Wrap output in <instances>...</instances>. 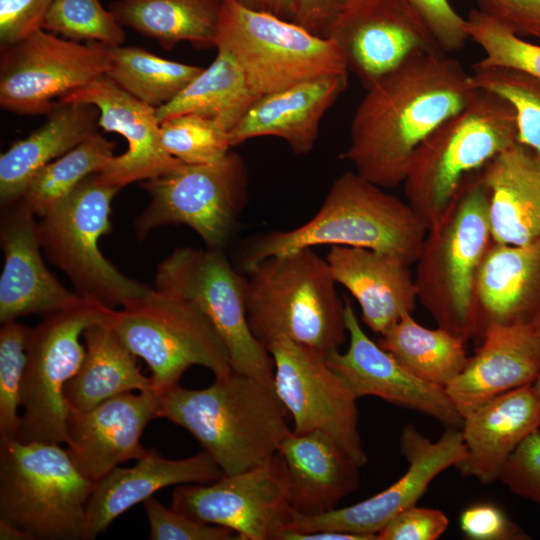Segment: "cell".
<instances>
[{"label": "cell", "instance_id": "3957f363", "mask_svg": "<svg viewBox=\"0 0 540 540\" xmlns=\"http://www.w3.org/2000/svg\"><path fill=\"white\" fill-rule=\"evenodd\" d=\"M427 230L407 201L348 171L333 181L319 210L304 224L253 238L241 254V266L245 272L269 256L322 245L386 252L411 265Z\"/></svg>", "mask_w": 540, "mask_h": 540}, {"label": "cell", "instance_id": "7402d4cb", "mask_svg": "<svg viewBox=\"0 0 540 540\" xmlns=\"http://www.w3.org/2000/svg\"><path fill=\"white\" fill-rule=\"evenodd\" d=\"M1 208V324L31 314L45 316L79 302L82 296L67 289L45 265L31 208L21 198Z\"/></svg>", "mask_w": 540, "mask_h": 540}, {"label": "cell", "instance_id": "8992f818", "mask_svg": "<svg viewBox=\"0 0 540 540\" xmlns=\"http://www.w3.org/2000/svg\"><path fill=\"white\" fill-rule=\"evenodd\" d=\"M515 143L512 105L489 90L477 88L469 102L416 149L402 183L406 201L429 228L468 176Z\"/></svg>", "mask_w": 540, "mask_h": 540}, {"label": "cell", "instance_id": "f1b7e54d", "mask_svg": "<svg viewBox=\"0 0 540 540\" xmlns=\"http://www.w3.org/2000/svg\"><path fill=\"white\" fill-rule=\"evenodd\" d=\"M489 195L493 242H540V155L515 143L480 171Z\"/></svg>", "mask_w": 540, "mask_h": 540}, {"label": "cell", "instance_id": "30bf717a", "mask_svg": "<svg viewBox=\"0 0 540 540\" xmlns=\"http://www.w3.org/2000/svg\"><path fill=\"white\" fill-rule=\"evenodd\" d=\"M120 189L86 177L37 222L47 258L71 280L76 292L107 306H123L151 287L120 272L101 252L111 229V202Z\"/></svg>", "mask_w": 540, "mask_h": 540}, {"label": "cell", "instance_id": "8fae6325", "mask_svg": "<svg viewBox=\"0 0 540 540\" xmlns=\"http://www.w3.org/2000/svg\"><path fill=\"white\" fill-rule=\"evenodd\" d=\"M115 312L96 299L82 297L30 328L18 440L66 444L69 408L64 389L85 358L80 336L90 326L111 320Z\"/></svg>", "mask_w": 540, "mask_h": 540}, {"label": "cell", "instance_id": "f6af8a7d", "mask_svg": "<svg viewBox=\"0 0 540 540\" xmlns=\"http://www.w3.org/2000/svg\"><path fill=\"white\" fill-rule=\"evenodd\" d=\"M423 19L445 53L462 49L469 39L465 18L448 0H406Z\"/></svg>", "mask_w": 540, "mask_h": 540}, {"label": "cell", "instance_id": "44dd1931", "mask_svg": "<svg viewBox=\"0 0 540 540\" xmlns=\"http://www.w3.org/2000/svg\"><path fill=\"white\" fill-rule=\"evenodd\" d=\"M160 395L127 392L87 411L69 409L67 450L76 467L97 482L120 464L144 457L141 444L148 423L158 417Z\"/></svg>", "mask_w": 540, "mask_h": 540}, {"label": "cell", "instance_id": "484cf974", "mask_svg": "<svg viewBox=\"0 0 540 540\" xmlns=\"http://www.w3.org/2000/svg\"><path fill=\"white\" fill-rule=\"evenodd\" d=\"M348 76L349 72L323 76L256 98L229 131L231 146L274 136L297 155L309 153L324 114L346 90Z\"/></svg>", "mask_w": 540, "mask_h": 540}, {"label": "cell", "instance_id": "bcb514c9", "mask_svg": "<svg viewBox=\"0 0 540 540\" xmlns=\"http://www.w3.org/2000/svg\"><path fill=\"white\" fill-rule=\"evenodd\" d=\"M55 0H0V47L18 43L43 29Z\"/></svg>", "mask_w": 540, "mask_h": 540}, {"label": "cell", "instance_id": "ab89813d", "mask_svg": "<svg viewBox=\"0 0 540 540\" xmlns=\"http://www.w3.org/2000/svg\"><path fill=\"white\" fill-rule=\"evenodd\" d=\"M165 149L184 164L206 165L220 161L230 151L229 130L197 114L178 115L160 123Z\"/></svg>", "mask_w": 540, "mask_h": 540}, {"label": "cell", "instance_id": "681fc988", "mask_svg": "<svg viewBox=\"0 0 540 540\" xmlns=\"http://www.w3.org/2000/svg\"><path fill=\"white\" fill-rule=\"evenodd\" d=\"M480 11L520 37L540 39V0H475Z\"/></svg>", "mask_w": 540, "mask_h": 540}, {"label": "cell", "instance_id": "ffe728a7", "mask_svg": "<svg viewBox=\"0 0 540 540\" xmlns=\"http://www.w3.org/2000/svg\"><path fill=\"white\" fill-rule=\"evenodd\" d=\"M58 102L94 105L99 110L98 126L127 140V151L113 156L96 173L97 181L103 185L121 189L159 176L182 163L163 145L156 108L132 96L107 75L66 94Z\"/></svg>", "mask_w": 540, "mask_h": 540}, {"label": "cell", "instance_id": "7c38bea8", "mask_svg": "<svg viewBox=\"0 0 540 540\" xmlns=\"http://www.w3.org/2000/svg\"><path fill=\"white\" fill-rule=\"evenodd\" d=\"M154 289L202 311L222 338L234 371L274 385V362L253 335L247 318L245 275L222 250L182 247L162 260Z\"/></svg>", "mask_w": 540, "mask_h": 540}, {"label": "cell", "instance_id": "7a4b0ae2", "mask_svg": "<svg viewBox=\"0 0 540 540\" xmlns=\"http://www.w3.org/2000/svg\"><path fill=\"white\" fill-rule=\"evenodd\" d=\"M274 385L232 370L204 389L160 395L158 417L190 432L224 475L269 463L292 430Z\"/></svg>", "mask_w": 540, "mask_h": 540}, {"label": "cell", "instance_id": "9f6ffc18", "mask_svg": "<svg viewBox=\"0 0 540 540\" xmlns=\"http://www.w3.org/2000/svg\"><path fill=\"white\" fill-rule=\"evenodd\" d=\"M341 4L347 2V1H350V0H339Z\"/></svg>", "mask_w": 540, "mask_h": 540}, {"label": "cell", "instance_id": "4316f807", "mask_svg": "<svg viewBox=\"0 0 540 540\" xmlns=\"http://www.w3.org/2000/svg\"><path fill=\"white\" fill-rule=\"evenodd\" d=\"M136 461L133 467L117 466L94 483L86 506L88 540L95 539L121 514L161 489L181 484H209L224 476L204 450L173 460L149 449Z\"/></svg>", "mask_w": 540, "mask_h": 540}, {"label": "cell", "instance_id": "816d5d0a", "mask_svg": "<svg viewBox=\"0 0 540 540\" xmlns=\"http://www.w3.org/2000/svg\"><path fill=\"white\" fill-rule=\"evenodd\" d=\"M240 5L258 12L269 13L293 21L295 8L292 0H235Z\"/></svg>", "mask_w": 540, "mask_h": 540}, {"label": "cell", "instance_id": "5bb4252c", "mask_svg": "<svg viewBox=\"0 0 540 540\" xmlns=\"http://www.w3.org/2000/svg\"><path fill=\"white\" fill-rule=\"evenodd\" d=\"M0 51L1 109L23 115L49 114L60 98L106 75L111 64L108 46L44 29Z\"/></svg>", "mask_w": 540, "mask_h": 540}, {"label": "cell", "instance_id": "ba28073f", "mask_svg": "<svg viewBox=\"0 0 540 540\" xmlns=\"http://www.w3.org/2000/svg\"><path fill=\"white\" fill-rule=\"evenodd\" d=\"M112 326L123 344L151 371L161 395L194 365L224 377L233 369L228 350L213 324L192 303L150 288L116 311Z\"/></svg>", "mask_w": 540, "mask_h": 540}, {"label": "cell", "instance_id": "c3c4849f", "mask_svg": "<svg viewBox=\"0 0 540 540\" xmlns=\"http://www.w3.org/2000/svg\"><path fill=\"white\" fill-rule=\"evenodd\" d=\"M463 534L472 540H522L525 532L497 506L480 503L466 508L460 516Z\"/></svg>", "mask_w": 540, "mask_h": 540}, {"label": "cell", "instance_id": "db71d44e", "mask_svg": "<svg viewBox=\"0 0 540 540\" xmlns=\"http://www.w3.org/2000/svg\"><path fill=\"white\" fill-rule=\"evenodd\" d=\"M0 539L1 540H30L29 537L24 532L3 522H0Z\"/></svg>", "mask_w": 540, "mask_h": 540}, {"label": "cell", "instance_id": "9a60e30c", "mask_svg": "<svg viewBox=\"0 0 540 540\" xmlns=\"http://www.w3.org/2000/svg\"><path fill=\"white\" fill-rule=\"evenodd\" d=\"M268 351L274 362V388L292 417V431H321L364 466L358 398L330 367L326 354L287 338L275 340Z\"/></svg>", "mask_w": 540, "mask_h": 540}, {"label": "cell", "instance_id": "603a6c76", "mask_svg": "<svg viewBox=\"0 0 540 540\" xmlns=\"http://www.w3.org/2000/svg\"><path fill=\"white\" fill-rule=\"evenodd\" d=\"M481 345L445 387L463 417L479 405L535 382L540 341L535 325H488Z\"/></svg>", "mask_w": 540, "mask_h": 540}, {"label": "cell", "instance_id": "74e56055", "mask_svg": "<svg viewBox=\"0 0 540 540\" xmlns=\"http://www.w3.org/2000/svg\"><path fill=\"white\" fill-rule=\"evenodd\" d=\"M475 87L505 98L513 107L517 143L540 155V80L504 67H472Z\"/></svg>", "mask_w": 540, "mask_h": 540}, {"label": "cell", "instance_id": "4dcf8cb0", "mask_svg": "<svg viewBox=\"0 0 540 540\" xmlns=\"http://www.w3.org/2000/svg\"><path fill=\"white\" fill-rule=\"evenodd\" d=\"M46 122L0 155V203L20 199L32 178L47 164L96 133L99 110L84 103H59Z\"/></svg>", "mask_w": 540, "mask_h": 540}, {"label": "cell", "instance_id": "1f68e13d", "mask_svg": "<svg viewBox=\"0 0 540 540\" xmlns=\"http://www.w3.org/2000/svg\"><path fill=\"white\" fill-rule=\"evenodd\" d=\"M112 319L90 326L83 334L85 358L64 389L66 404L71 410L87 411L134 390L154 391L151 377L141 372L136 356L113 328Z\"/></svg>", "mask_w": 540, "mask_h": 540}, {"label": "cell", "instance_id": "b9f144b4", "mask_svg": "<svg viewBox=\"0 0 540 540\" xmlns=\"http://www.w3.org/2000/svg\"><path fill=\"white\" fill-rule=\"evenodd\" d=\"M30 328L16 320L0 330V439L17 438Z\"/></svg>", "mask_w": 540, "mask_h": 540}, {"label": "cell", "instance_id": "ac0fdd59", "mask_svg": "<svg viewBox=\"0 0 540 540\" xmlns=\"http://www.w3.org/2000/svg\"><path fill=\"white\" fill-rule=\"evenodd\" d=\"M327 38L335 42L348 71L365 89L413 55L441 50L406 0L347 1Z\"/></svg>", "mask_w": 540, "mask_h": 540}, {"label": "cell", "instance_id": "f35d334b", "mask_svg": "<svg viewBox=\"0 0 540 540\" xmlns=\"http://www.w3.org/2000/svg\"><path fill=\"white\" fill-rule=\"evenodd\" d=\"M466 30L484 51L476 67L514 69L540 80V44L526 41L479 9L469 11Z\"/></svg>", "mask_w": 540, "mask_h": 540}, {"label": "cell", "instance_id": "f546056e", "mask_svg": "<svg viewBox=\"0 0 540 540\" xmlns=\"http://www.w3.org/2000/svg\"><path fill=\"white\" fill-rule=\"evenodd\" d=\"M476 298L480 338L490 324L535 325L540 318V242H493L479 268Z\"/></svg>", "mask_w": 540, "mask_h": 540}, {"label": "cell", "instance_id": "6da1fadb", "mask_svg": "<svg viewBox=\"0 0 540 540\" xmlns=\"http://www.w3.org/2000/svg\"><path fill=\"white\" fill-rule=\"evenodd\" d=\"M476 89L471 74L447 53L413 55L366 89L340 158L384 189L402 184L419 145Z\"/></svg>", "mask_w": 540, "mask_h": 540}, {"label": "cell", "instance_id": "9c48e42d", "mask_svg": "<svg viewBox=\"0 0 540 540\" xmlns=\"http://www.w3.org/2000/svg\"><path fill=\"white\" fill-rule=\"evenodd\" d=\"M230 51L256 98L315 78L349 72L330 38L293 21L223 0L216 46Z\"/></svg>", "mask_w": 540, "mask_h": 540}, {"label": "cell", "instance_id": "cb8c5ba5", "mask_svg": "<svg viewBox=\"0 0 540 540\" xmlns=\"http://www.w3.org/2000/svg\"><path fill=\"white\" fill-rule=\"evenodd\" d=\"M539 429L540 402L532 384L501 394L463 416L465 457L456 467L483 484L497 481L515 450Z\"/></svg>", "mask_w": 540, "mask_h": 540}, {"label": "cell", "instance_id": "277c9868", "mask_svg": "<svg viewBox=\"0 0 540 540\" xmlns=\"http://www.w3.org/2000/svg\"><path fill=\"white\" fill-rule=\"evenodd\" d=\"M326 258L306 247L269 256L245 271L250 329L268 350L287 338L325 354L348 339L345 298Z\"/></svg>", "mask_w": 540, "mask_h": 540}, {"label": "cell", "instance_id": "83f0119b", "mask_svg": "<svg viewBox=\"0 0 540 540\" xmlns=\"http://www.w3.org/2000/svg\"><path fill=\"white\" fill-rule=\"evenodd\" d=\"M278 452L286 465L293 512L309 516L329 512L359 487L360 466L321 431H291Z\"/></svg>", "mask_w": 540, "mask_h": 540}, {"label": "cell", "instance_id": "f5cc1de1", "mask_svg": "<svg viewBox=\"0 0 540 540\" xmlns=\"http://www.w3.org/2000/svg\"><path fill=\"white\" fill-rule=\"evenodd\" d=\"M276 540H367L365 537L332 530L299 532L286 528L281 531Z\"/></svg>", "mask_w": 540, "mask_h": 540}, {"label": "cell", "instance_id": "11a10c76", "mask_svg": "<svg viewBox=\"0 0 540 540\" xmlns=\"http://www.w3.org/2000/svg\"><path fill=\"white\" fill-rule=\"evenodd\" d=\"M535 328H536V331H537V334H538V337H539V341H540V318L535 323ZM532 386H533L535 394L538 397V400L540 402V372H539L538 377L536 378L535 382L532 384Z\"/></svg>", "mask_w": 540, "mask_h": 540}, {"label": "cell", "instance_id": "2e32d148", "mask_svg": "<svg viewBox=\"0 0 540 540\" xmlns=\"http://www.w3.org/2000/svg\"><path fill=\"white\" fill-rule=\"evenodd\" d=\"M171 508L207 524L233 530L238 540H276L292 518L285 462L267 464L209 484L177 485Z\"/></svg>", "mask_w": 540, "mask_h": 540}, {"label": "cell", "instance_id": "d4e9b609", "mask_svg": "<svg viewBox=\"0 0 540 540\" xmlns=\"http://www.w3.org/2000/svg\"><path fill=\"white\" fill-rule=\"evenodd\" d=\"M326 260L337 284L361 308L362 322L382 335L404 313H412L418 290L410 264L390 253L361 247L330 246Z\"/></svg>", "mask_w": 540, "mask_h": 540}, {"label": "cell", "instance_id": "836d02e7", "mask_svg": "<svg viewBox=\"0 0 540 540\" xmlns=\"http://www.w3.org/2000/svg\"><path fill=\"white\" fill-rule=\"evenodd\" d=\"M213 62L169 103L156 108L161 123L183 114L213 119L229 131L237 124L256 97L233 54L217 47Z\"/></svg>", "mask_w": 540, "mask_h": 540}, {"label": "cell", "instance_id": "d590c367", "mask_svg": "<svg viewBox=\"0 0 540 540\" xmlns=\"http://www.w3.org/2000/svg\"><path fill=\"white\" fill-rule=\"evenodd\" d=\"M107 76L140 101L158 108L173 100L202 70L139 47L108 46Z\"/></svg>", "mask_w": 540, "mask_h": 540}, {"label": "cell", "instance_id": "60d3db41", "mask_svg": "<svg viewBox=\"0 0 540 540\" xmlns=\"http://www.w3.org/2000/svg\"><path fill=\"white\" fill-rule=\"evenodd\" d=\"M43 29L72 41L120 46L125 33L111 11L99 0H55L46 14Z\"/></svg>", "mask_w": 540, "mask_h": 540}, {"label": "cell", "instance_id": "4fadbf2b", "mask_svg": "<svg viewBox=\"0 0 540 540\" xmlns=\"http://www.w3.org/2000/svg\"><path fill=\"white\" fill-rule=\"evenodd\" d=\"M141 186L151 200L134 221L139 239L155 228L183 224L195 231L207 248L223 250L246 206L249 176L242 157L230 150L216 163H181L143 180Z\"/></svg>", "mask_w": 540, "mask_h": 540}, {"label": "cell", "instance_id": "7bdbcfd3", "mask_svg": "<svg viewBox=\"0 0 540 540\" xmlns=\"http://www.w3.org/2000/svg\"><path fill=\"white\" fill-rule=\"evenodd\" d=\"M142 504L149 523L150 540H238L233 530L203 523L172 508L168 509L153 496Z\"/></svg>", "mask_w": 540, "mask_h": 540}, {"label": "cell", "instance_id": "e575fe53", "mask_svg": "<svg viewBox=\"0 0 540 540\" xmlns=\"http://www.w3.org/2000/svg\"><path fill=\"white\" fill-rule=\"evenodd\" d=\"M378 340L407 371L433 385L446 387L466 366V341L438 327L427 328L404 313Z\"/></svg>", "mask_w": 540, "mask_h": 540}, {"label": "cell", "instance_id": "8d00e7d4", "mask_svg": "<svg viewBox=\"0 0 540 540\" xmlns=\"http://www.w3.org/2000/svg\"><path fill=\"white\" fill-rule=\"evenodd\" d=\"M115 143L96 132L43 167L21 199L39 217L71 193L86 177L101 172L113 158Z\"/></svg>", "mask_w": 540, "mask_h": 540}, {"label": "cell", "instance_id": "e0dca14e", "mask_svg": "<svg viewBox=\"0 0 540 540\" xmlns=\"http://www.w3.org/2000/svg\"><path fill=\"white\" fill-rule=\"evenodd\" d=\"M400 449L408 468L389 487L361 502L319 515L293 512L288 528L299 532L340 531L377 540V534L395 516L416 505L439 474L465 457L461 431L450 427L438 440L431 441L408 424L401 433Z\"/></svg>", "mask_w": 540, "mask_h": 540}, {"label": "cell", "instance_id": "7dc6e473", "mask_svg": "<svg viewBox=\"0 0 540 540\" xmlns=\"http://www.w3.org/2000/svg\"><path fill=\"white\" fill-rule=\"evenodd\" d=\"M448 524L441 510L413 505L395 516L377 534V540H435Z\"/></svg>", "mask_w": 540, "mask_h": 540}, {"label": "cell", "instance_id": "52a82bcc", "mask_svg": "<svg viewBox=\"0 0 540 540\" xmlns=\"http://www.w3.org/2000/svg\"><path fill=\"white\" fill-rule=\"evenodd\" d=\"M93 486L61 444L0 439V522L30 540H88Z\"/></svg>", "mask_w": 540, "mask_h": 540}, {"label": "cell", "instance_id": "f907efd6", "mask_svg": "<svg viewBox=\"0 0 540 540\" xmlns=\"http://www.w3.org/2000/svg\"><path fill=\"white\" fill-rule=\"evenodd\" d=\"M295 8L293 22L310 33L327 38L341 3L339 0H292Z\"/></svg>", "mask_w": 540, "mask_h": 540}, {"label": "cell", "instance_id": "ee69618b", "mask_svg": "<svg viewBox=\"0 0 540 540\" xmlns=\"http://www.w3.org/2000/svg\"><path fill=\"white\" fill-rule=\"evenodd\" d=\"M499 480L512 493L540 507V429L515 450Z\"/></svg>", "mask_w": 540, "mask_h": 540}, {"label": "cell", "instance_id": "d6a6232c", "mask_svg": "<svg viewBox=\"0 0 540 540\" xmlns=\"http://www.w3.org/2000/svg\"><path fill=\"white\" fill-rule=\"evenodd\" d=\"M223 0H118L110 6L117 22L158 41L165 49L188 41L216 46Z\"/></svg>", "mask_w": 540, "mask_h": 540}, {"label": "cell", "instance_id": "5b68a950", "mask_svg": "<svg viewBox=\"0 0 540 540\" xmlns=\"http://www.w3.org/2000/svg\"><path fill=\"white\" fill-rule=\"evenodd\" d=\"M492 243L489 195L478 171L428 228L415 262L418 302L438 327L466 342L481 335L476 283Z\"/></svg>", "mask_w": 540, "mask_h": 540}, {"label": "cell", "instance_id": "d6986e66", "mask_svg": "<svg viewBox=\"0 0 540 540\" xmlns=\"http://www.w3.org/2000/svg\"><path fill=\"white\" fill-rule=\"evenodd\" d=\"M345 298L348 348L328 352L330 367L357 397L375 396L460 429L463 417L444 387L425 382L407 371L363 330L352 304Z\"/></svg>", "mask_w": 540, "mask_h": 540}]
</instances>
